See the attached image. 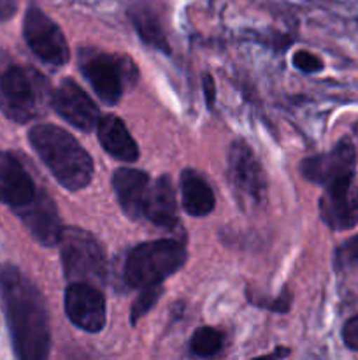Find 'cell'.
I'll return each mask as SVG.
<instances>
[{
  "label": "cell",
  "instance_id": "603a6c76",
  "mask_svg": "<svg viewBox=\"0 0 358 360\" xmlns=\"http://www.w3.org/2000/svg\"><path fill=\"white\" fill-rule=\"evenodd\" d=\"M248 299H251L253 304L262 306V308H267V309H270V311H277V313L288 311V309H290V304H291V295H290V290H288V288L279 295V297H276V299H267V297H260V299L248 297Z\"/></svg>",
  "mask_w": 358,
  "mask_h": 360
},
{
  "label": "cell",
  "instance_id": "e0dca14e",
  "mask_svg": "<svg viewBox=\"0 0 358 360\" xmlns=\"http://www.w3.org/2000/svg\"><path fill=\"white\" fill-rule=\"evenodd\" d=\"M97 134L105 153H109L116 160L132 164L139 158V146L130 136L125 122L118 116L107 115L98 120Z\"/></svg>",
  "mask_w": 358,
  "mask_h": 360
},
{
  "label": "cell",
  "instance_id": "4316f807",
  "mask_svg": "<svg viewBox=\"0 0 358 360\" xmlns=\"http://www.w3.org/2000/svg\"><path fill=\"white\" fill-rule=\"evenodd\" d=\"M204 95H206L207 108L213 109L214 98H216V88H214V81L211 76L204 77Z\"/></svg>",
  "mask_w": 358,
  "mask_h": 360
},
{
  "label": "cell",
  "instance_id": "30bf717a",
  "mask_svg": "<svg viewBox=\"0 0 358 360\" xmlns=\"http://www.w3.org/2000/svg\"><path fill=\"white\" fill-rule=\"evenodd\" d=\"M65 313L70 322L90 334L100 333L105 327V299L95 285L74 281L65 290Z\"/></svg>",
  "mask_w": 358,
  "mask_h": 360
},
{
  "label": "cell",
  "instance_id": "484cf974",
  "mask_svg": "<svg viewBox=\"0 0 358 360\" xmlns=\"http://www.w3.org/2000/svg\"><path fill=\"white\" fill-rule=\"evenodd\" d=\"M18 9L16 0H0V23L11 20Z\"/></svg>",
  "mask_w": 358,
  "mask_h": 360
},
{
  "label": "cell",
  "instance_id": "9a60e30c",
  "mask_svg": "<svg viewBox=\"0 0 358 360\" xmlns=\"http://www.w3.org/2000/svg\"><path fill=\"white\" fill-rule=\"evenodd\" d=\"M142 218L160 229H172L178 225V202L168 176H160L150 183L144 199Z\"/></svg>",
  "mask_w": 358,
  "mask_h": 360
},
{
  "label": "cell",
  "instance_id": "277c9868",
  "mask_svg": "<svg viewBox=\"0 0 358 360\" xmlns=\"http://www.w3.org/2000/svg\"><path fill=\"white\" fill-rule=\"evenodd\" d=\"M48 83L39 72L9 67L0 76V109L16 123H27L44 112Z\"/></svg>",
  "mask_w": 358,
  "mask_h": 360
},
{
  "label": "cell",
  "instance_id": "8fae6325",
  "mask_svg": "<svg viewBox=\"0 0 358 360\" xmlns=\"http://www.w3.org/2000/svg\"><path fill=\"white\" fill-rule=\"evenodd\" d=\"M51 108L76 129L91 132L98 125L100 111L90 95L72 79H63L51 94Z\"/></svg>",
  "mask_w": 358,
  "mask_h": 360
},
{
  "label": "cell",
  "instance_id": "ffe728a7",
  "mask_svg": "<svg viewBox=\"0 0 358 360\" xmlns=\"http://www.w3.org/2000/svg\"><path fill=\"white\" fill-rule=\"evenodd\" d=\"M190 348L197 357H213L223 348V334L213 327H200L193 334Z\"/></svg>",
  "mask_w": 358,
  "mask_h": 360
},
{
  "label": "cell",
  "instance_id": "ac0fdd59",
  "mask_svg": "<svg viewBox=\"0 0 358 360\" xmlns=\"http://www.w3.org/2000/svg\"><path fill=\"white\" fill-rule=\"evenodd\" d=\"M181 202L192 217H206L214 210L213 188L193 169H186L181 174Z\"/></svg>",
  "mask_w": 358,
  "mask_h": 360
},
{
  "label": "cell",
  "instance_id": "6da1fadb",
  "mask_svg": "<svg viewBox=\"0 0 358 360\" xmlns=\"http://www.w3.org/2000/svg\"><path fill=\"white\" fill-rule=\"evenodd\" d=\"M4 313L14 354L23 360H42L51 348V329L46 302L39 288L13 266L0 273Z\"/></svg>",
  "mask_w": 358,
  "mask_h": 360
},
{
  "label": "cell",
  "instance_id": "3957f363",
  "mask_svg": "<svg viewBox=\"0 0 358 360\" xmlns=\"http://www.w3.org/2000/svg\"><path fill=\"white\" fill-rule=\"evenodd\" d=\"M186 262L185 246L174 239H158L135 246L128 253L123 267L126 287L144 288L158 285Z\"/></svg>",
  "mask_w": 358,
  "mask_h": 360
},
{
  "label": "cell",
  "instance_id": "d6986e66",
  "mask_svg": "<svg viewBox=\"0 0 358 360\" xmlns=\"http://www.w3.org/2000/svg\"><path fill=\"white\" fill-rule=\"evenodd\" d=\"M128 16L130 20H132L133 28L137 30V34L140 35V39H142L147 46L165 53V55H171V44H168L167 41V35H165L164 28H161L158 16L150 9V7H132Z\"/></svg>",
  "mask_w": 358,
  "mask_h": 360
},
{
  "label": "cell",
  "instance_id": "4fadbf2b",
  "mask_svg": "<svg viewBox=\"0 0 358 360\" xmlns=\"http://www.w3.org/2000/svg\"><path fill=\"white\" fill-rule=\"evenodd\" d=\"M318 204L321 220L333 231H347L358 225V185L354 181L325 188Z\"/></svg>",
  "mask_w": 358,
  "mask_h": 360
},
{
  "label": "cell",
  "instance_id": "44dd1931",
  "mask_svg": "<svg viewBox=\"0 0 358 360\" xmlns=\"http://www.w3.org/2000/svg\"><path fill=\"white\" fill-rule=\"evenodd\" d=\"M140 290L142 292L137 295L135 302H133L132 309H130V322H132V326H135L146 313H150L158 302V299L161 297V294H164V288H161L160 283L144 287Z\"/></svg>",
  "mask_w": 358,
  "mask_h": 360
},
{
  "label": "cell",
  "instance_id": "7c38bea8",
  "mask_svg": "<svg viewBox=\"0 0 358 360\" xmlns=\"http://www.w3.org/2000/svg\"><path fill=\"white\" fill-rule=\"evenodd\" d=\"M14 213L18 214L21 224L27 227V231L30 232V236L39 245L46 246V248L58 245L63 227L60 224L55 200L48 193L39 190L37 195L30 204L20 207Z\"/></svg>",
  "mask_w": 358,
  "mask_h": 360
},
{
  "label": "cell",
  "instance_id": "52a82bcc",
  "mask_svg": "<svg viewBox=\"0 0 358 360\" xmlns=\"http://www.w3.org/2000/svg\"><path fill=\"white\" fill-rule=\"evenodd\" d=\"M227 176L242 210L262 207L267 200V179L262 165L244 141H234L227 157Z\"/></svg>",
  "mask_w": 358,
  "mask_h": 360
},
{
  "label": "cell",
  "instance_id": "ba28073f",
  "mask_svg": "<svg viewBox=\"0 0 358 360\" xmlns=\"http://www.w3.org/2000/svg\"><path fill=\"white\" fill-rule=\"evenodd\" d=\"M23 37L41 62L55 67H62L69 62L70 51L65 35L58 25L35 4H30L25 14Z\"/></svg>",
  "mask_w": 358,
  "mask_h": 360
},
{
  "label": "cell",
  "instance_id": "5b68a950",
  "mask_svg": "<svg viewBox=\"0 0 358 360\" xmlns=\"http://www.w3.org/2000/svg\"><path fill=\"white\" fill-rule=\"evenodd\" d=\"M60 257L65 278L91 285H104L107 276V259L97 238L79 227H63L60 236Z\"/></svg>",
  "mask_w": 358,
  "mask_h": 360
},
{
  "label": "cell",
  "instance_id": "5bb4252c",
  "mask_svg": "<svg viewBox=\"0 0 358 360\" xmlns=\"http://www.w3.org/2000/svg\"><path fill=\"white\" fill-rule=\"evenodd\" d=\"M39 190L23 165L11 153L0 151V202L16 211L35 199Z\"/></svg>",
  "mask_w": 358,
  "mask_h": 360
},
{
  "label": "cell",
  "instance_id": "8992f818",
  "mask_svg": "<svg viewBox=\"0 0 358 360\" xmlns=\"http://www.w3.org/2000/svg\"><path fill=\"white\" fill-rule=\"evenodd\" d=\"M79 70L88 83L107 105L118 104L126 86L137 81V67L128 56L83 49L79 55Z\"/></svg>",
  "mask_w": 358,
  "mask_h": 360
},
{
  "label": "cell",
  "instance_id": "2e32d148",
  "mask_svg": "<svg viewBox=\"0 0 358 360\" xmlns=\"http://www.w3.org/2000/svg\"><path fill=\"white\" fill-rule=\"evenodd\" d=\"M150 176L137 169L121 167L112 176V188H114L118 202L123 213L132 220H142L144 199H146Z\"/></svg>",
  "mask_w": 358,
  "mask_h": 360
},
{
  "label": "cell",
  "instance_id": "f1b7e54d",
  "mask_svg": "<svg viewBox=\"0 0 358 360\" xmlns=\"http://www.w3.org/2000/svg\"><path fill=\"white\" fill-rule=\"evenodd\" d=\"M353 130H354V134H357V137H358V123H354V127H353Z\"/></svg>",
  "mask_w": 358,
  "mask_h": 360
},
{
  "label": "cell",
  "instance_id": "83f0119b",
  "mask_svg": "<svg viewBox=\"0 0 358 360\" xmlns=\"http://www.w3.org/2000/svg\"><path fill=\"white\" fill-rule=\"evenodd\" d=\"M288 354H290V350H288V348H284V350H276L274 354H270V357H286Z\"/></svg>",
  "mask_w": 358,
  "mask_h": 360
},
{
  "label": "cell",
  "instance_id": "7a4b0ae2",
  "mask_svg": "<svg viewBox=\"0 0 358 360\" xmlns=\"http://www.w3.org/2000/svg\"><path fill=\"white\" fill-rule=\"evenodd\" d=\"M28 141L63 188L79 192L90 185L93 178V160L67 130L41 123L32 127Z\"/></svg>",
  "mask_w": 358,
  "mask_h": 360
},
{
  "label": "cell",
  "instance_id": "d4e9b609",
  "mask_svg": "<svg viewBox=\"0 0 358 360\" xmlns=\"http://www.w3.org/2000/svg\"><path fill=\"white\" fill-rule=\"evenodd\" d=\"M343 341L350 350L358 352V315L347 320L343 327Z\"/></svg>",
  "mask_w": 358,
  "mask_h": 360
},
{
  "label": "cell",
  "instance_id": "7402d4cb",
  "mask_svg": "<svg viewBox=\"0 0 358 360\" xmlns=\"http://www.w3.org/2000/svg\"><path fill=\"white\" fill-rule=\"evenodd\" d=\"M333 267L339 273L343 271H351L358 267V236L347 239L343 245L337 248L336 255H333Z\"/></svg>",
  "mask_w": 358,
  "mask_h": 360
},
{
  "label": "cell",
  "instance_id": "9c48e42d",
  "mask_svg": "<svg viewBox=\"0 0 358 360\" xmlns=\"http://www.w3.org/2000/svg\"><path fill=\"white\" fill-rule=\"evenodd\" d=\"M357 171V151H354L351 139H340L329 153L309 157L300 162V174L304 179L323 186L343 185L353 181Z\"/></svg>",
  "mask_w": 358,
  "mask_h": 360
},
{
  "label": "cell",
  "instance_id": "cb8c5ba5",
  "mask_svg": "<svg viewBox=\"0 0 358 360\" xmlns=\"http://www.w3.org/2000/svg\"><path fill=\"white\" fill-rule=\"evenodd\" d=\"M293 65L302 72H318L323 69V62L309 51H297L293 55Z\"/></svg>",
  "mask_w": 358,
  "mask_h": 360
}]
</instances>
